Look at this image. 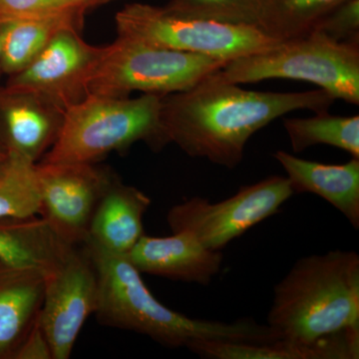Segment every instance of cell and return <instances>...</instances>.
Segmentation results:
<instances>
[{
  "mask_svg": "<svg viewBox=\"0 0 359 359\" xmlns=\"http://www.w3.org/2000/svg\"><path fill=\"white\" fill-rule=\"evenodd\" d=\"M335 99L323 89L261 92L241 88L219 70L192 88L163 96L161 121L167 144L187 155L235 169L245 145L264 127L297 110L327 112Z\"/></svg>",
  "mask_w": 359,
  "mask_h": 359,
  "instance_id": "obj_1",
  "label": "cell"
},
{
  "mask_svg": "<svg viewBox=\"0 0 359 359\" xmlns=\"http://www.w3.org/2000/svg\"><path fill=\"white\" fill-rule=\"evenodd\" d=\"M98 276L94 316L101 325L147 335L169 348L186 347L196 339L268 344L280 335L252 318L233 323L198 320L177 313L152 294L128 256L113 255L85 244Z\"/></svg>",
  "mask_w": 359,
  "mask_h": 359,
  "instance_id": "obj_2",
  "label": "cell"
},
{
  "mask_svg": "<svg viewBox=\"0 0 359 359\" xmlns=\"http://www.w3.org/2000/svg\"><path fill=\"white\" fill-rule=\"evenodd\" d=\"M269 327L280 339L313 342L359 327V256L330 250L295 262L273 287Z\"/></svg>",
  "mask_w": 359,
  "mask_h": 359,
  "instance_id": "obj_3",
  "label": "cell"
},
{
  "mask_svg": "<svg viewBox=\"0 0 359 359\" xmlns=\"http://www.w3.org/2000/svg\"><path fill=\"white\" fill-rule=\"evenodd\" d=\"M162 99L157 94L85 97L65 110L57 140L40 162L96 163L140 141L155 151L164 148Z\"/></svg>",
  "mask_w": 359,
  "mask_h": 359,
  "instance_id": "obj_4",
  "label": "cell"
},
{
  "mask_svg": "<svg viewBox=\"0 0 359 359\" xmlns=\"http://www.w3.org/2000/svg\"><path fill=\"white\" fill-rule=\"evenodd\" d=\"M219 73L236 84L266 79L309 82L335 100L359 105V41H337L316 29L229 61Z\"/></svg>",
  "mask_w": 359,
  "mask_h": 359,
  "instance_id": "obj_5",
  "label": "cell"
},
{
  "mask_svg": "<svg viewBox=\"0 0 359 359\" xmlns=\"http://www.w3.org/2000/svg\"><path fill=\"white\" fill-rule=\"evenodd\" d=\"M229 61L156 46L118 35L100 47L86 83L87 96H165L192 88Z\"/></svg>",
  "mask_w": 359,
  "mask_h": 359,
  "instance_id": "obj_6",
  "label": "cell"
},
{
  "mask_svg": "<svg viewBox=\"0 0 359 359\" xmlns=\"http://www.w3.org/2000/svg\"><path fill=\"white\" fill-rule=\"evenodd\" d=\"M115 21L121 36L226 61L268 50L283 40L256 28L193 18L150 4H128L116 14Z\"/></svg>",
  "mask_w": 359,
  "mask_h": 359,
  "instance_id": "obj_7",
  "label": "cell"
},
{
  "mask_svg": "<svg viewBox=\"0 0 359 359\" xmlns=\"http://www.w3.org/2000/svg\"><path fill=\"white\" fill-rule=\"evenodd\" d=\"M294 195L289 179L271 176L237 194L211 203L196 197L173 205L167 215L172 233L187 231L207 249L221 250L257 224L273 216Z\"/></svg>",
  "mask_w": 359,
  "mask_h": 359,
  "instance_id": "obj_8",
  "label": "cell"
},
{
  "mask_svg": "<svg viewBox=\"0 0 359 359\" xmlns=\"http://www.w3.org/2000/svg\"><path fill=\"white\" fill-rule=\"evenodd\" d=\"M98 302V276L83 245L75 247L57 268L45 273L39 323L53 359H68L85 321Z\"/></svg>",
  "mask_w": 359,
  "mask_h": 359,
  "instance_id": "obj_9",
  "label": "cell"
},
{
  "mask_svg": "<svg viewBox=\"0 0 359 359\" xmlns=\"http://www.w3.org/2000/svg\"><path fill=\"white\" fill-rule=\"evenodd\" d=\"M113 174L95 163H37L40 218L67 244L83 245Z\"/></svg>",
  "mask_w": 359,
  "mask_h": 359,
  "instance_id": "obj_10",
  "label": "cell"
},
{
  "mask_svg": "<svg viewBox=\"0 0 359 359\" xmlns=\"http://www.w3.org/2000/svg\"><path fill=\"white\" fill-rule=\"evenodd\" d=\"M99 51L80 30L66 28L27 67L11 75L6 88L37 94L65 111L87 96V79Z\"/></svg>",
  "mask_w": 359,
  "mask_h": 359,
  "instance_id": "obj_11",
  "label": "cell"
},
{
  "mask_svg": "<svg viewBox=\"0 0 359 359\" xmlns=\"http://www.w3.org/2000/svg\"><path fill=\"white\" fill-rule=\"evenodd\" d=\"M65 112L37 94L0 90V142L9 154L37 163L57 140Z\"/></svg>",
  "mask_w": 359,
  "mask_h": 359,
  "instance_id": "obj_12",
  "label": "cell"
},
{
  "mask_svg": "<svg viewBox=\"0 0 359 359\" xmlns=\"http://www.w3.org/2000/svg\"><path fill=\"white\" fill-rule=\"evenodd\" d=\"M128 257L141 273L200 285H209L224 262L221 250L207 249L187 231L162 238L144 235Z\"/></svg>",
  "mask_w": 359,
  "mask_h": 359,
  "instance_id": "obj_13",
  "label": "cell"
},
{
  "mask_svg": "<svg viewBox=\"0 0 359 359\" xmlns=\"http://www.w3.org/2000/svg\"><path fill=\"white\" fill-rule=\"evenodd\" d=\"M150 198L136 187L123 183L113 174L90 223L85 244L113 255L128 256L143 237V219Z\"/></svg>",
  "mask_w": 359,
  "mask_h": 359,
  "instance_id": "obj_14",
  "label": "cell"
},
{
  "mask_svg": "<svg viewBox=\"0 0 359 359\" xmlns=\"http://www.w3.org/2000/svg\"><path fill=\"white\" fill-rule=\"evenodd\" d=\"M186 348L205 359H358L359 327L308 344L285 339L268 344L196 339Z\"/></svg>",
  "mask_w": 359,
  "mask_h": 359,
  "instance_id": "obj_15",
  "label": "cell"
},
{
  "mask_svg": "<svg viewBox=\"0 0 359 359\" xmlns=\"http://www.w3.org/2000/svg\"><path fill=\"white\" fill-rule=\"evenodd\" d=\"M273 158L283 168L294 194L311 193L339 210L353 229H359V159L323 164L302 159L287 151Z\"/></svg>",
  "mask_w": 359,
  "mask_h": 359,
  "instance_id": "obj_16",
  "label": "cell"
},
{
  "mask_svg": "<svg viewBox=\"0 0 359 359\" xmlns=\"http://www.w3.org/2000/svg\"><path fill=\"white\" fill-rule=\"evenodd\" d=\"M45 273L0 264V359H14L39 318Z\"/></svg>",
  "mask_w": 359,
  "mask_h": 359,
  "instance_id": "obj_17",
  "label": "cell"
},
{
  "mask_svg": "<svg viewBox=\"0 0 359 359\" xmlns=\"http://www.w3.org/2000/svg\"><path fill=\"white\" fill-rule=\"evenodd\" d=\"M75 247L65 242L42 218L0 219L2 266L34 268L49 273Z\"/></svg>",
  "mask_w": 359,
  "mask_h": 359,
  "instance_id": "obj_18",
  "label": "cell"
},
{
  "mask_svg": "<svg viewBox=\"0 0 359 359\" xmlns=\"http://www.w3.org/2000/svg\"><path fill=\"white\" fill-rule=\"evenodd\" d=\"M84 13L73 9L8 21L2 43L0 68L14 75L27 67L57 33L81 30Z\"/></svg>",
  "mask_w": 359,
  "mask_h": 359,
  "instance_id": "obj_19",
  "label": "cell"
},
{
  "mask_svg": "<svg viewBox=\"0 0 359 359\" xmlns=\"http://www.w3.org/2000/svg\"><path fill=\"white\" fill-rule=\"evenodd\" d=\"M174 13L262 30L283 39L276 14V0H171Z\"/></svg>",
  "mask_w": 359,
  "mask_h": 359,
  "instance_id": "obj_20",
  "label": "cell"
},
{
  "mask_svg": "<svg viewBox=\"0 0 359 359\" xmlns=\"http://www.w3.org/2000/svg\"><path fill=\"white\" fill-rule=\"evenodd\" d=\"M316 114L283 120L292 151L301 153L323 144L341 149L359 159V116H335L328 111Z\"/></svg>",
  "mask_w": 359,
  "mask_h": 359,
  "instance_id": "obj_21",
  "label": "cell"
},
{
  "mask_svg": "<svg viewBox=\"0 0 359 359\" xmlns=\"http://www.w3.org/2000/svg\"><path fill=\"white\" fill-rule=\"evenodd\" d=\"M37 163L11 154L0 172V219H26L39 215Z\"/></svg>",
  "mask_w": 359,
  "mask_h": 359,
  "instance_id": "obj_22",
  "label": "cell"
},
{
  "mask_svg": "<svg viewBox=\"0 0 359 359\" xmlns=\"http://www.w3.org/2000/svg\"><path fill=\"white\" fill-rule=\"evenodd\" d=\"M346 0H276L283 39L309 32L320 18Z\"/></svg>",
  "mask_w": 359,
  "mask_h": 359,
  "instance_id": "obj_23",
  "label": "cell"
},
{
  "mask_svg": "<svg viewBox=\"0 0 359 359\" xmlns=\"http://www.w3.org/2000/svg\"><path fill=\"white\" fill-rule=\"evenodd\" d=\"M311 29L325 33L337 41H359V0L342 2L320 18Z\"/></svg>",
  "mask_w": 359,
  "mask_h": 359,
  "instance_id": "obj_24",
  "label": "cell"
},
{
  "mask_svg": "<svg viewBox=\"0 0 359 359\" xmlns=\"http://www.w3.org/2000/svg\"><path fill=\"white\" fill-rule=\"evenodd\" d=\"M66 9L70 8L65 7L62 0H0V21L6 23L20 18L59 13Z\"/></svg>",
  "mask_w": 359,
  "mask_h": 359,
  "instance_id": "obj_25",
  "label": "cell"
},
{
  "mask_svg": "<svg viewBox=\"0 0 359 359\" xmlns=\"http://www.w3.org/2000/svg\"><path fill=\"white\" fill-rule=\"evenodd\" d=\"M14 359H53L50 344L40 325L39 318L26 335Z\"/></svg>",
  "mask_w": 359,
  "mask_h": 359,
  "instance_id": "obj_26",
  "label": "cell"
},
{
  "mask_svg": "<svg viewBox=\"0 0 359 359\" xmlns=\"http://www.w3.org/2000/svg\"><path fill=\"white\" fill-rule=\"evenodd\" d=\"M65 7L74 11H80V13H86L87 9L91 7L100 6V4H107L112 0H62Z\"/></svg>",
  "mask_w": 359,
  "mask_h": 359,
  "instance_id": "obj_27",
  "label": "cell"
},
{
  "mask_svg": "<svg viewBox=\"0 0 359 359\" xmlns=\"http://www.w3.org/2000/svg\"><path fill=\"white\" fill-rule=\"evenodd\" d=\"M9 157H11V154H9L8 150H7V149L4 147V144L0 142V172L6 166Z\"/></svg>",
  "mask_w": 359,
  "mask_h": 359,
  "instance_id": "obj_28",
  "label": "cell"
},
{
  "mask_svg": "<svg viewBox=\"0 0 359 359\" xmlns=\"http://www.w3.org/2000/svg\"><path fill=\"white\" fill-rule=\"evenodd\" d=\"M4 34H6V23L0 26V58H1L2 43H4ZM1 71V68H0Z\"/></svg>",
  "mask_w": 359,
  "mask_h": 359,
  "instance_id": "obj_29",
  "label": "cell"
},
{
  "mask_svg": "<svg viewBox=\"0 0 359 359\" xmlns=\"http://www.w3.org/2000/svg\"><path fill=\"white\" fill-rule=\"evenodd\" d=\"M2 25H4V23L2 22V21H0V26H1Z\"/></svg>",
  "mask_w": 359,
  "mask_h": 359,
  "instance_id": "obj_30",
  "label": "cell"
}]
</instances>
